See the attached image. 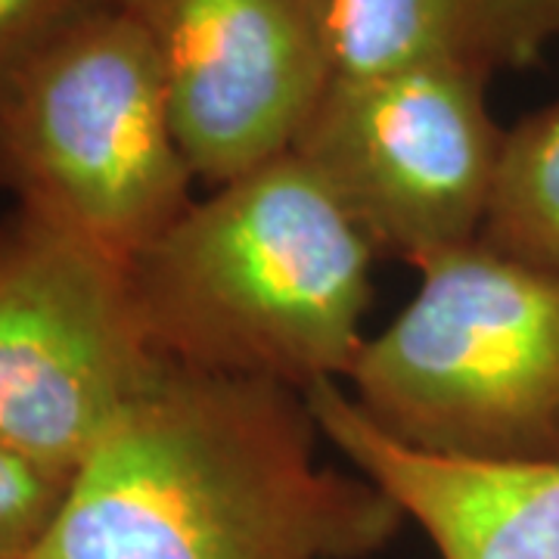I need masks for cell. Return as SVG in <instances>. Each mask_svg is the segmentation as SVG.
Instances as JSON below:
<instances>
[{
    "mask_svg": "<svg viewBox=\"0 0 559 559\" xmlns=\"http://www.w3.org/2000/svg\"><path fill=\"white\" fill-rule=\"evenodd\" d=\"M320 436L439 559H559V460L444 457L389 439L336 380L305 392Z\"/></svg>",
    "mask_w": 559,
    "mask_h": 559,
    "instance_id": "ba28073f",
    "label": "cell"
},
{
    "mask_svg": "<svg viewBox=\"0 0 559 559\" xmlns=\"http://www.w3.org/2000/svg\"><path fill=\"white\" fill-rule=\"evenodd\" d=\"M333 75L441 69L488 81L559 44V0H326Z\"/></svg>",
    "mask_w": 559,
    "mask_h": 559,
    "instance_id": "9c48e42d",
    "label": "cell"
},
{
    "mask_svg": "<svg viewBox=\"0 0 559 559\" xmlns=\"http://www.w3.org/2000/svg\"><path fill=\"white\" fill-rule=\"evenodd\" d=\"M162 66L103 3L0 69V190L128 261L193 202Z\"/></svg>",
    "mask_w": 559,
    "mask_h": 559,
    "instance_id": "277c9868",
    "label": "cell"
},
{
    "mask_svg": "<svg viewBox=\"0 0 559 559\" xmlns=\"http://www.w3.org/2000/svg\"><path fill=\"white\" fill-rule=\"evenodd\" d=\"M507 128L473 75H333L293 153L377 255L417 264L481 237Z\"/></svg>",
    "mask_w": 559,
    "mask_h": 559,
    "instance_id": "8992f818",
    "label": "cell"
},
{
    "mask_svg": "<svg viewBox=\"0 0 559 559\" xmlns=\"http://www.w3.org/2000/svg\"><path fill=\"white\" fill-rule=\"evenodd\" d=\"M308 399L165 364L87 454L32 559H373L407 525L323 463Z\"/></svg>",
    "mask_w": 559,
    "mask_h": 559,
    "instance_id": "6da1fadb",
    "label": "cell"
},
{
    "mask_svg": "<svg viewBox=\"0 0 559 559\" xmlns=\"http://www.w3.org/2000/svg\"><path fill=\"white\" fill-rule=\"evenodd\" d=\"M72 476L0 451V559H32Z\"/></svg>",
    "mask_w": 559,
    "mask_h": 559,
    "instance_id": "8fae6325",
    "label": "cell"
},
{
    "mask_svg": "<svg viewBox=\"0 0 559 559\" xmlns=\"http://www.w3.org/2000/svg\"><path fill=\"white\" fill-rule=\"evenodd\" d=\"M150 38L209 187L289 153L333 79L326 0H112Z\"/></svg>",
    "mask_w": 559,
    "mask_h": 559,
    "instance_id": "52a82bcc",
    "label": "cell"
},
{
    "mask_svg": "<svg viewBox=\"0 0 559 559\" xmlns=\"http://www.w3.org/2000/svg\"><path fill=\"white\" fill-rule=\"evenodd\" d=\"M165 367L128 264L53 221H0V451L75 476Z\"/></svg>",
    "mask_w": 559,
    "mask_h": 559,
    "instance_id": "5b68a950",
    "label": "cell"
},
{
    "mask_svg": "<svg viewBox=\"0 0 559 559\" xmlns=\"http://www.w3.org/2000/svg\"><path fill=\"white\" fill-rule=\"evenodd\" d=\"M479 240L559 277V103L507 128Z\"/></svg>",
    "mask_w": 559,
    "mask_h": 559,
    "instance_id": "30bf717a",
    "label": "cell"
},
{
    "mask_svg": "<svg viewBox=\"0 0 559 559\" xmlns=\"http://www.w3.org/2000/svg\"><path fill=\"white\" fill-rule=\"evenodd\" d=\"M103 3L112 0H0V69Z\"/></svg>",
    "mask_w": 559,
    "mask_h": 559,
    "instance_id": "7c38bea8",
    "label": "cell"
},
{
    "mask_svg": "<svg viewBox=\"0 0 559 559\" xmlns=\"http://www.w3.org/2000/svg\"><path fill=\"white\" fill-rule=\"evenodd\" d=\"M417 293L370 336L348 395L426 454L559 460V277L481 240L426 255Z\"/></svg>",
    "mask_w": 559,
    "mask_h": 559,
    "instance_id": "3957f363",
    "label": "cell"
},
{
    "mask_svg": "<svg viewBox=\"0 0 559 559\" xmlns=\"http://www.w3.org/2000/svg\"><path fill=\"white\" fill-rule=\"evenodd\" d=\"M373 259V242L289 150L190 202L128 261V280L162 364L305 395L355 367Z\"/></svg>",
    "mask_w": 559,
    "mask_h": 559,
    "instance_id": "7a4b0ae2",
    "label": "cell"
}]
</instances>
